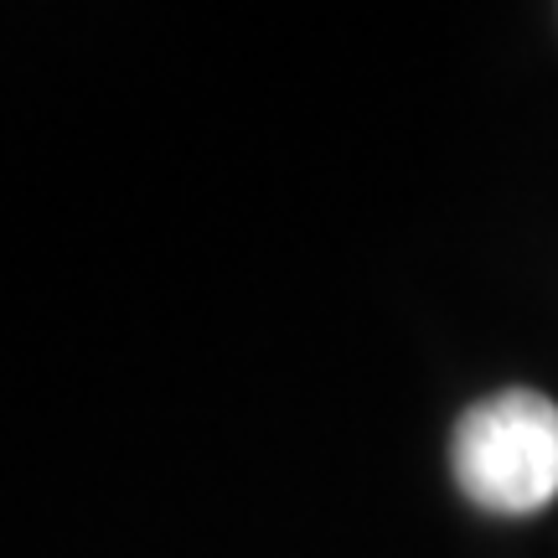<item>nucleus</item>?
<instances>
[{"label": "nucleus", "instance_id": "nucleus-1", "mask_svg": "<svg viewBox=\"0 0 558 558\" xmlns=\"http://www.w3.org/2000/svg\"><path fill=\"white\" fill-rule=\"evenodd\" d=\"M456 486L492 518H533L558 497V403L507 388L471 403L450 435Z\"/></svg>", "mask_w": 558, "mask_h": 558}]
</instances>
